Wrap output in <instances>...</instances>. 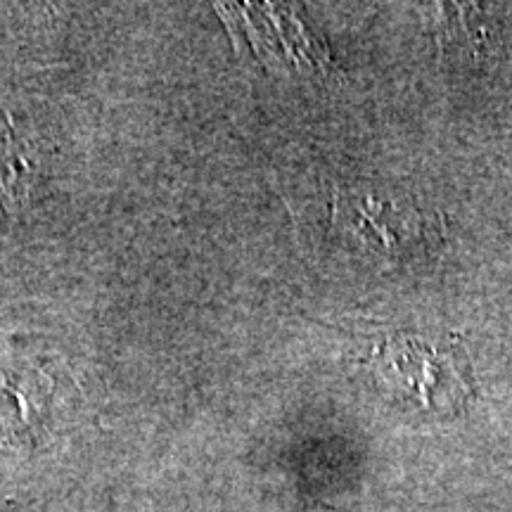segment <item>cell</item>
<instances>
[{"label": "cell", "instance_id": "1", "mask_svg": "<svg viewBox=\"0 0 512 512\" xmlns=\"http://www.w3.org/2000/svg\"><path fill=\"white\" fill-rule=\"evenodd\" d=\"M370 363L396 396L425 411H453L470 396L465 366L451 347L399 337L375 349Z\"/></svg>", "mask_w": 512, "mask_h": 512}, {"label": "cell", "instance_id": "2", "mask_svg": "<svg viewBox=\"0 0 512 512\" xmlns=\"http://www.w3.org/2000/svg\"><path fill=\"white\" fill-rule=\"evenodd\" d=\"M38 166L29 155V147L8 128L0 138V204L8 214H17L29 202Z\"/></svg>", "mask_w": 512, "mask_h": 512}]
</instances>
